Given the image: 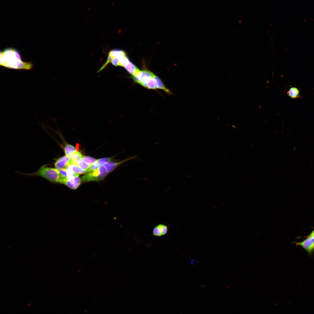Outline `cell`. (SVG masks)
Listing matches in <instances>:
<instances>
[{"mask_svg":"<svg viewBox=\"0 0 314 314\" xmlns=\"http://www.w3.org/2000/svg\"><path fill=\"white\" fill-rule=\"evenodd\" d=\"M0 61L1 66L11 69L28 70L33 66L31 62L23 61L19 52L12 48L0 51Z\"/></svg>","mask_w":314,"mask_h":314,"instance_id":"cell-1","label":"cell"},{"mask_svg":"<svg viewBox=\"0 0 314 314\" xmlns=\"http://www.w3.org/2000/svg\"><path fill=\"white\" fill-rule=\"evenodd\" d=\"M31 175L40 176L49 181L53 182L64 184L67 179L63 178L60 174L58 169L56 168L49 167L44 166L41 167L35 172Z\"/></svg>","mask_w":314,"mask_h":314,"instance_id":"cell-2","label":"cell"},{"mask_svg":"<svg viewBox=\"0 0 314 314\" xmlns=\"http://www.w3.org/2000/svg\"><path fill=\"white\" fill-rule=\"evenodd\" d=\"M153 74L149 71L140 70L132 76V78L135 83L147 88L155 90L158 88V86Z\"/></svg>","mask_w":314,"mask_h":314,"instance_id":"cell-3","label":"cell"},{"mask_svg":"<svg viewBox=\"0 0 314 314\" xmlns=\"http://www.w3.org/2000/svg\"><path fill=\"white\" fill-rule=\"evenodd\" d=\"M108 174V173H101L97 168L84 175L81 177V181L83 183L98 181L104 179Z\"/></svg>","mask_w":314,"mask_h":314,"instance_id":"cell-4","label":"cell"},{"mask_svg":"<svg viewBox=\"0 0 314 314\" xmlns=\"http://www.w3.org/2000/svg\"><path fill=\"white\" fill-rule=\"evenodd\" d=\"M297 245H300L305 249L310 255L311 254L314 250V237L308 236V238L301 242H296Z\"/></svg>","mask_w":314,"mask_h":314,"instance_id":"cell-5","label":"cell"},{"mask_svg":"<svg viewBox=\"0 0 314 314\" xmlns=\"http://www.w3.org/2000/svg\"><path fill=\"white\" fill-rule=\"evenodd\" d=\"M72 164V162L70 158L65 155L58 159L55 162L54 165L57 169H66Z\"/></svg>","mask_w":314,"mask_h":314,"instance_id":"cell-6","label":"cell"},{"mask_svg":"<svg viewBox=\"0 0 314 314\" xmlns=\"http://www.w3.org/2000/svg\"><path fill=\"white\" fill-rule=\"evenodd\" d=\"M112 158H104L97 160L96 161L92 164L86 170L88 173L92 171L101 166L104 164L111 161Z\"/></svg>","mask_w":314,"mask_h":314,"instance_id":"cell-7","label":"cell"},{"mask_svg":"<svg viewBox=\"0 0 314 314\" xmlns=\"http://www.w3.org/2000/svg\"><path fill=\"white\" fill-rule=\"evenodd\" d=\"M81 182V179L79 176H76L67 179L64 184L71 189L75 190L79 186Z\"/></svg>","mask_w":314,"mask_h":314,"instance_id":"cell-8","label":"cell"},{"mask_svg":"<svg viewBox=\"0 0 314 314\" xmlns=\"http://www.w3.org/2000/svg\"><path fill=\"white\" fill-rule=\"evenodd\" d=\"M287 93L288 96L292 99L302 98L300 94V90L296 87L290 88Z\"/></svg>","mask_w":314,"mask_h":314,"instance_id":"cell-9","label":"cell"},{"mask_svg":"<svg viewBox=\"0 0 314 314\" xmlns=\"http://www.w3.org/2000/svg\"><path fill=\"white\" fill-rule=\"evenodd\" d=\"M67 171H71L74 173L79 174H82L87 173L86 170H84L76 164H72L66 168Z\"/></svg>","mask_w":314,"mask_h":314,"instance_id":"cell-10","label":"cell"},{"mask_svg":"<svg viewBox=\"0 0 314 314\" xmlns=\"http://www.w3.org/2000/svg\"><path fill=\"white\" fill-rule=\"evenodd\" d=\"M108 55H110L112 58H119L126 56V52L121 49H113L109 52Z\"/></svg>","mask_w":314,"mask_h":314,"instance_id":"cell-11","label":"cell"},{"mask_svg":"<svg viewBox=\"0 0 314 314\" xmlns=\"http://www.w3.org/2000/svg\"><path fill=\"white\" fill-rule=\"evenodd\" d=\"M153 77L157 83L158 88L163 90L168 94H172L171 91L165 87L161 80L158 77L154 74H153Z\"/></svg>","mask_w":314,"mask_h":314,"instance_id":"cell-12","label":"cell"},{"mask_svg":"<svg viewBox=\"0 0 314 314\" xmlns=\"http://www.w3.org/2000/svg\"><path fill=\"white\" fill-rule=\"evenodd\" d=\"M124 68L132 76L135 75L140 70L131 61H129Z\"/></svg>","mask_w":314,"mask_h":314,"instance_id":"cell-13","label":"cell"},{"mask_svg":"<svg viewBox=\"0 0 314 314\" xmlns=\"http://www.w3.org/2000/svg\"><path fill=\"white\" fill-rule=\"evenodd\" d=\"M83 156L81 152L77 151L74 153L69 157L72 160V164H76L78 161L82 158Z\"/></svg>","mask_w":314,"mask_h":314,"instance_id":"cell-14","label":"cell"},{"mask_svg":"<svg viewBox=\"0 0 314 314\" xmlns=\"http://www.w3.org/2000/svg\"><path fill=\"white\" fill-rule=\"evenodd\" d=\"M76 165L82 169L86 170L90 166L89 165L84 162L82 160V158L78 161Z\"/></svg>","mask_w":314,"mask_h":314,"instance_id":"cell-15","label":"cell"},{"mask_svg":"<svg viewBox=\"0 0 314 314\" xmlns=\"http://www.w3.org/2000/svg\"><path fill=\"white\" fill-rule=\"evenodd\" d=\"M159 228L162 236L165 235L168 232V226L163 224H160L157 225Z\"/></svg>","mask_w":314,"mask_h":314,"instance_id":"cell-16","label":"cell"},{"mask_svg":"<svg viewBox=\"0 0 314 314\" xmlns=\"http://www.w3.org/2000/svg\"><path fill=\"white\" fill-rule=\"evenodd\" d=\"M82 159L84 162L90 165L97 160L94 158L87 156H83Z\"/></svg>","mask_w":314,"mask_h":314,"instance_id":"cell-17","label":"cell"},{"mask_svg":"<svg viewBox=\"0 0 314 314\" xmlns=\"http://www.w3.org/2000/svg\"><path fill=\"white\" fill-rule=\"evenodd\" d=\"M119 66L124 67L128 64L130 61L126 56L119 58Z\"/></svg>","mask_w":314,"mask_h":314,"instance_id":"cell-18","label":"cell"},{"mask_svg":"<svg viewBox=\"0 0 314 314\" xmlns=\"http://www.w3.org/2000/svg\"><path fill=\"white\" fill-rule=\"evenodd\" d=\"M152 235L154 236L158 237H160L162 236L160 229L157 226L154 228L153 231Z\"/></svg>","mask_w":314,"mask_h":314,"instance_id":"cell-19","label":"cell"},{"mask_svg":"<svg viewBox=\"0 0 314 314\" xmlns=\"http://www.w3.org/2000/svg\"><path fill=\"white\" fill-rule=\"evenodd\" d=\"M61 175L64 178L67 179V170L66 169H58Z\"/></svg>","mask_w":314,"mask_h":314,"instance_id":"cell-20","label":"cell"},{"mask_svg":"<svg viewBox=\"0 0 314 314\" xmlns=\"http://www.w3.org/2000/svg\"><path fill=\"white\" fill-rule=\"evenodd\" d=\"M76 176H79L78 174L74 173L71 171H67V179L72 178Z\"/></svg>","mask_w":314,"mask_h":314,"instance_id":"cell-21","label":"cell"},{"mask_svg":"<svg viewBox=\"0 0 314 314\" xmlns=\"http://www.w3.org/2000/svg\"><path fill=\"white\" fill-rule=\"evenodd\" d=\"M111 63L113 65L115 66H119V58H115L112 59Z\"/></svg>","mask_w":314,"mask_h":314,"instance_id":"cell-22","label":"cell"},{"mask_svg":"<svg viewBox=\"0 0 314 314\" xmlns=\"http://www.w3.org/2000/svg\"><path fill=\"white\" fill-rule=\"evenodd\" d=\"M308 236H313L314 237V230Z\"/></svg>","mask_w":314,"mask_h":314,"instance_id":"cell-23","label":"cell"},{"mask_svg":"<svg viewBox=\"0 0 314 314\" xmlns=\"http://www.w3.org/2000/svg\"><path fill=\"white\" fill-rule=\"evenodd\" d=\"M191 263L192 265H193L194 264V260H193V259L191 260Z\"/></svg>","mask_w":314,"mask_h":314,"instance_id":"cell-24","label":"cell"}]
</instances>
